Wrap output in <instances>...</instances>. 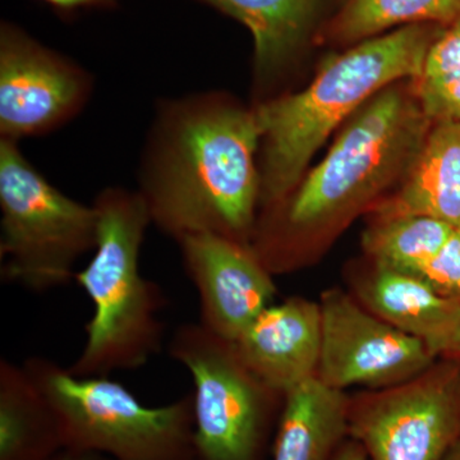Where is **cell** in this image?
Listing matches in <instances>:
<instances>
[{
	"instance_id": "cell-17",
	"label": "cell",
	"mask_w": 460,
	"mask_h": 460,
	"mask_svg": "<svg viewBox=\"0 0 460 460\" xmlns=\"http://www.w3.org/2000/svg\"><path fill=\"white\" fill-rule=\"evenodd\" d=\"M65 450L56 414L22 366L0 361V460H53Z\"/></svg>"
},
{
	"instance_id": "cell-20",
	"label": "cell",
	"mask_w": 460,
	"mask_h": 460,
	"mask_svg": "<svg viewBox=\"0 0 460 460\" xmlns=\"http://www.w3.org/2000/svg\"><path fill=\"white\" fill-rule=\"evenodd\" d=\"M416 277L438 295L460 302V226Z\"/></svg>"
},
{
	"instance_id": "cell-11",
	"label": "cell",
	"mask_w": 460,
	"mask_h": 460,
	"mask_svg": "<svg viewBox=\"0 0 460 460\" xmlns=\"http://www.w3.org/2000/svg\"><path fill=\"white\" fill-rule=\"evenodd\" d=\"M178 246L198 292L199 323L234 343L274 302L271 271L252 246L222 235H190Z\"/></svg>"
},
{
	"instance_id": "cell-2",
	"label": "cell",
	"mask_w": 460,
	"mask_h": 460,
	"mask_svg": "<svg viewBox=\"0 0 460 460\" xmlns=\"http://www.w3.org/2000/svg\"><path fill=\"white\" fill-rule=\"evenodd\" d=\"M431 42L423 25L366 39L326 60L305 89L257 104L260 206L278 204L298 187L314 153L339 124L396 81L419 77Z\"/></svg>"
},
{
	"instance_id": "cell-15",
	"label": "cell",
	"mask_w": 460,
	"mask_h": 460,
	"mask_svg": "<svg viewBox=\"0 0 460 460\" xmlns=\"http://www.w3.org/2000/svg\"><path fill=\"white\" fill-rule=\"evenodd\" d=\"M350 399L344 390L305 380L284 395L274 460H332L349 435Z\"/></svg>"
},
{
	"instance_id": "cell-4",
	"label": "cell",
	"mask_w": 460,
	"mask_h": 460,
	"mask_svg": "<svg viewBox=\"0 0 460 460\" xmlns=\"http://www.w3.org/2000/svg\"><path fill=\"white\" fill-rule=\"evenodd\" d=\"M93 205L99 219L95 253L75 275L93 305L86 343L68 367L78 377L138 370L162 349L165 329L160 320L165 296L140 270L145 234L153 226L140 193L107 187Z\"/></svg>"
},
{
	"instance_id": "cell-23",
	"label": "cell",
	"mask_w": 460,
	"mask_h": 460,
	"mask_svg": "<svg viewBox=\"0 0 460 460\" xmlns=\"http://www.w3.org/2000/svg\"><path fill=\"white\" fill-rule=\"evenodd\" d=\"M53 460H113L102 454L93 452H75V450H63Z\"/></svg>"
},
{
	"instance_id": "cell-7",
	"label": "cell",
	"mask_w": 460,
	"mask_h": 460,
	"mask_svg": "<svg viewBox=\"0 0 460 460\" xmlns=\"http://www.w3.org/2000/svg\"><path fill=\"white\" fill-rule=\"evenodd\" d=\"M169 354L193 380L196 460H259L275 399L239 358L234 343L201 323L178 326Z\"/></svg>"
},
{
	"instance_id": "cell-21",
	"label": "cell",
	"mask_w": 460,
	"mask_h": 460,
	"mask_svg": "<svg viewBox=\"0 0 460 460\" xmlns=\"http://www.w3.org/2000/svg\"><path fill=\"white\" fill-rule=\"evenodd\" d=\"M53 7L65 9L77 8H111L117 4V0H44Z\"/></svg>"
},
{
	"instance_id": "cell-6",
	"label": "cell",
	"mask_w": 460,
	"mask_h": 460,
	"mask_svg": "<svg viewBox=\"0 0 460 460\" xmlns=\"http://www.w3.org/2000/svg\"><path fill=\"white\" fill-rule=\"evenodd\" d=\"M0 275L35 293L66 286L75 265L95 250V206L69 198L23 155L18 142L0 138Z\"/></svg>"
},
{
	"instance_id": "cell-22",
	"label": "cell",
	"mask_w": 460,
	"mask_h": 460,
	"mask_svg": "<svg viewBox=\"0 0 460 460\" xmlns=\"http://www.w3.org/2000/svg\"><path fill=\"white\" fill-rule=\"evenodd\" d=\"M332 460H367V454L358 441L343 443Z\"/></svg>"
},
{
	"instance_id": "cell-5",
	"label": "cell",
	"mask_w": 460,
	"mask_h": 460,
	"mask_svg": "<svg viewBox=\"0 0 460 460\" xmlns=\"http://www.w3.org/2000/svg\"><path fill=\"white\" fill-rule=\"evenodd\" d=\"M23 367L49 402L65 450L113 460H196L192 394L146 407L109 376H75L41 357Z\"/></svg>"
},
{
	"instance_id": "cell-14",
	"label": "cell",
	"mask_w": 460,
	"mask_h": 460,
	"mask_svg": "<svg viewBox=\"0 0 460 460\" xmlns=\"http://www.w3.org/2000/svg\"><path fill=\"white\" fill-rule=\"evenodd\" d=\"M378 215H420L460 226V120L436 123L407 181Z\"/></svg>"
},
{
	"instance_id": "cell-3",
	"label": "cell",
	"mask_w": 460,
	"mask_h": 460,
	"mask_svg": "<svg viewBox=\"0 0 460 460\" xmlns=\"http://www.w3.org/2000/svg\"><path fill=\"white\" fill-rule=\"evenodd\" d=\"M429 119L398 87L378 93L350 118L328 155L270 210L252 247L263 263L289 239L323 228L385 189L413 164Z\"/></svg>"
},
{
	"instance_id": "cell-9",
	"label": "cell",
	"mask_w": 460,
	"mask_h": 460,
	"mask_svg": "<svg viewBox=\"0 0 460 460\" xmlns=\"http://www.w3.org/2000/svg\"><path fill=\"white\" fill-rule=\"evenodd\" d=\"M95 89L86 68L16 26L0 29V138L20 142L75 119Z\"/></svg>"
},
{
	"instance_id": "cell-1",
	"label": "cell",
	"mask_w": 460,
	"mask_h": 460,
	"mask_svg": "<svg viewBox=\"0 0 460 460\" xmlns=\"http://www.w3.org/2000/svg\"><path fill=\"white\" fill-rule=\"evenodd\" d=\"M255 108L219 93L160 100L141 150L137 192L172 241L217 234L248 244L261 199Z\"/></svg>"
},
{
	"instance_id": "cell-10",
	"label": "cell",
	"mask_w": 460,
	"mask_h": 460,
	"mask_svg": "<svg viewBox=\"0 0 460 460\" xmlns=\"http://www.w3.org/2000/svg\"><path fill=\"white\" fill-rule=\"evenodd\" d=\"M321 354L316 376L334 389H386L407 383L438 359L405 334L339 289L321 296Z\"/></svg>"
},
{
	"instance_id": "cell-19",
	"label": "cell",
	"mask_w": 460,
	"mask_h": 460,
	"mask_svg": "<svg viewBox=\"0 0 460 460\" xmlns=\"http://www.w3.org/2000/svg\"><path fill=\"white\" fill-rule=\"evenodd\" d=\"M459 18L460 0H347L332 32L338 40L362 41L394 27L453 23Z\"/></svg>"
},
{
	"instance_id": "cell-8",
	"label": "cell",
	"mask_w": 460,
	"mask_h": 460,
	"mask_svg": "<svg viewBox=\"0 0 460 460\" xmlns=\"http://www.w3.org/2000/svg\"><path fill=\"white\" fill-rule=\"evenodd\" d=\"M349 435L367 460H444L460 438V361L350 402Z\"/></svg>"
},
{
	"instance_id": "cell-12",
	"label": "cell",
	"mask_w": 460,
	"mask_h": 460,
	"mask_svg": "<svg viewBox=\"0 0 460 460\" xmlns=\"http://www.w3.org/2000/svg\"><path fill=\"white\" fill-rule=\"evenodd\" d=\"M248 370L274 392L286 395L316 376L321 354V308L292 296L265 311L234 341Z\"/></svg>"
},
{
	"instance_id": "cell-18",
	"label": "cell",
	"mask_w": 460,
	"mask_h": 460,
	"mask_svg": "<svg viewBox=\"0 0 460 460\" xmlns=\"http://www.w3.org/2000/svg\"><path fill=\"white\" fill-rule=\"evenodd\" d=\"M456 226L420 215L381 217L363 237L374 265L416 277L438 252Z\"/></svg>"
},
{
	"instance_id": "cell-13",
	"label": "cell",
	"mask_w": 460,
	"mask_h": 460,
	"mask_svg": "<svg viewBox=\"0 0 460 460\" xmlns=\"http://www.w3.org/2000/svg\"><path fill=\"white\" fill-rule=\"evenodd\" d=\"M354 292L363 307L420 339L436 357L460 361V302L420 278L377 265L357 281Z\"/></svg>"
},
{
	"instance_id": "cell-16",
	"label": "cell",
	"mask_w": 460,
	"mask_h": 460,
	"mask_svg": "<svg viewBox=\"0 0 460 460\" xmlns=\"http://www.w3.org/2000/svg\"><path fill=\"white\" fill-rule=\"evenodd\" d=\"M234 18L253 38L259 83L283 74L305 44L320 0H199Z\"/></svg>"
}]
</instances>
